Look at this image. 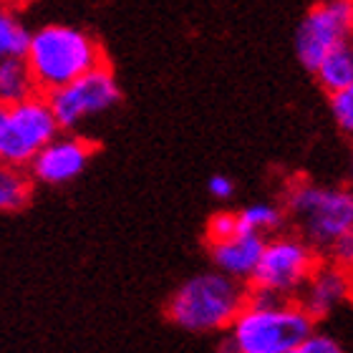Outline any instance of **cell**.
I'll use <instances>...</instances> for the list:
<instances>
[{
	"label": "cell",
	"mask_w": 353,
	"mask_h": 353,
	"mask_svg": "<svg viewBox=\"0 0 353 353\" xmlns=\"http://www.w3.org/2000/svg\"><path fill=\"white\" fill-rule=\"evenodd\" d=\"M26 66L38 94H51L91 68L106 63L103 48L88 30L63 23H51L30 33Z\"/></svg>",
	"instance_id": "6da1fadb"
},
{
	"label": "cell",
	"mask_w": 353,
	"mask_h": 353,
	"mask_svg": "<svg viewBox=\"0 0 353 353\" xmlns=\"http://www.w3.org/2000/svg\"><path fill=\"white\" fill-rule=\"evenodd\" d=\"M245 308V285L225 272H199L176 288L167 303V318L192 333L228 328Z\"/></svg>",
	"instance_id": "7a4b0ae2"
},
{
	"label": "cell",
	"mask_w": 353,
	"mask_h": 353,
	"mask_svg": "<svg viewBox=\"0 0 353 353\" xmlns=\"http://www.w3.org/2000/svg\"><path fill=\"white\" fill-rule=\"evenodd\" d=\"M228 328L240 353H288L316 331V321L301 303L283 301L272 308L245 305Z\"/></svg>",
	"instance_id": "3957f363"
},
{
	"label": "cell",
	"mask_w": 353,
	"mask_h": 353,
	"mask_svg": "<svg viewBox=\"0 0 353 353\" xmlns=\"http://www.w3.org/2000/svg\"><path fill=\"white\" fill-rule=\"evenodd\" d=\"M288 210L303 225L313 250H328L353 230V197L341 187L295 182L288 190Z\"/></svg>",
	"instance_id": "277c9868"
},
{
	"label": "cell",
	"mask_w": 353,
	"mask_h": 353,
	"mask_svg": "<svg viewBox=\"0 0 353 353\" xmlns=\"http://www.w3.org/2000/svg\"><path fill=\"white\" fill-rule=\"evenodd\" d=\"M59 124L43 94H30L23 101L0 109V164L23 170L33 157L59 137Z\"/></svg>",
	"instance_id": "5b68a950"
},
{
	"label": "cell",
	"mask_w": 353,
	"mask_h": 353,
	"mask_svg": "<svg viewBox=\"0 0 353 353\" xmlns=\"http://www.w3.org/2000/svg\"><path fill=\"white\" fill-rule=\"evenodd\" d=\"M43 96L51 106L59 129L74 132L88 119L114 109L121 101V88H119L114 71L106 63H101V66L91 68L88 74L79 76L66 86Z\"/></svg>",
	"instance_id": "8992f818"
},
{
	"label": "cell",
	"mask_w": 353,
	"mask_h": 353,
	"mask_svg": "<svg viewBox=\"0 0 353 353\" xmlns=\"http://www.w3.org/2000/svg\"><path fill=\"white\" fill-rule=\"evenodd\" d=\"M318 268L316 250L301 237H272L265 240L260 260L252 270V285L268 288L278 295L303 290Z\"/></svg>",
	"instance_id": "52a82bcc"
},
{
	"label": "cell",
	"mask_w": 353,
	"mask_h": 353,
	"mask_svg": "<svg viewBox=\"0 0 353 353\" xmlns=\"http://www.w3.org/2000/svg\"><path fill=\"white\" fill-rule=\"evenodd\" d=\"M353 26V0H318L303 15L295 33V53L303 68L316 71L325 53L348 43Z\"/></svg>",
	"instance_id": "ba28073f"
},
{
	"label": "cell",
	"mask_w": 353,
	"mask_h": 353,
	"mask_svg": "<svg viewBox=\"0 0 353 353\" xmlns=\"http://www.w3.org/2000/svg\"><path fill=\"white\" fill-rule=\"evenodd\" d=\"M96 144L81 137H56L46 144L30 167V176L43 184H66L74 182L91 162Z\"/></svg>",
	"instance_id": "9c48e42d"
},
{
	"label": "cell",
	"mask_w": 353,
	"mask_h": 353,
	"mask_svg": "<svg viewBox=\"0 0 353 353\" xmlns=\"http://www.w3.org/2000/svg\"><path fill=\"white\" fill-rule=\"evenodd\" d=\"M351 295V278L348 270L341 265H318L308 283L303 285V303L301 308L308 313L313 321H321L328 313L343 305Z\"/></svg>",
	"instance_id": "30bf717a"
},
{
	"label": "cell",
	"mask_w": 353,
	"mask_h": 353,
	"mask_svg": "<svg viewBox=\"0 0 353 353\" xmlns=\"http://www.w3.org/2000/svg\"><path fill=\"white\" fill-rule=\"evenodd\" d=\"M263 245L265 240L260 232H237L228 240L210 243V258L217 272H225L228 278H235L240 283H250Z\"/></svg>",
	"instance_id": "8fae6325"
},
{
	"label": "cell",
	"mask_w": 353,
	"mask_h": 353,
	"mask_svg": "<svg viewBox=\"0 0 353 353\" xmlns=\"http://www.w3.org/2000/svg\"><path fill=\"white\" fill-rule=\"evenodd\" d=\"M316 79L325 94L353 86V48L351 43H341L331 53H325L323 61L316 66Z\"/></svg>",
	"instance_id": "7c38bea8"
},
{
	"label": "cell",
	"mask_w": 353,
	"mask_h": 353,
	"mask_svg": "<svg viewBox=\"0 0 353 353\" xmlns=\"http://www.w3.org/2000/svg\"><path fill=\"white\" fill-rule=\"evenodd\" d=\"M36 94L33 79L23 59H3L0 61V106L23 101L26 96Z\"/></svg>",
	"instance_id": "4fadbf2b"
},
{
	"label": "cell",
	"mask_w": 353,
	"mask_h": 353,
	"mask_svg": "<svg viewBox=\"0 0 353 353\" xmlns=\"http://www.w3.org/2000/svg\"><path fill=\"white\" fill-rule=\"evenodd\" d=\"M30 30L23 26L15 10L0 6V61L3 59H23L28 48Z\"/></svg>",
	"instance_id": "5bb4252c"
},
{
	"label": "cell",
	"mask_w": 353,
	"mask_h": 353,
	"mask_svg": "<svg viewBox=\"0 0 353 353\" xmlns=\"http://www.w3.org/2000/svg\"><path fill=\"white\" fill-rule=\"evenodd\" d=\"M30 199V179L23 170L0 164V210H21Z\"/></svg>",
	"instance_id": "9a60e30c"
},
{
	"label": "cell",
	"mask_w": 353,
	"mask_h": 353,
	"mask_svg": "<svg viewBox=\"0 0 353 353\" xmlns=\"http://www.w3.org/2000/svg\"><path fill=\"white\" fill-rule=\"evenodd\" d=\"M237 214V228L240 232H263V230H275L283 222V212L275 205H265V202H255V205L245 207Z\"/></svg>",
	"instance_id": "2e32d148"
},
{
	"label": "cell",
	"mask_w": 353,
	"mask_h": 353,
	"mask_svg": "<svg viewBox=\"0 0 353 353\" xmlns=\"http://www.w3.org/2000/svg\"><path fill=\"white\" fill-rule=\"evenodd\" d=\"M331 96V111L336 124L341 126L343 134L353 132V86L351 88H341V91H333Z\"/></svg>",
	"instance_id": "e0dca14e"
},
{
	"label": "cell",
	"mask_w": 353,
	"mask_h": 353,
	"mask_svg": "<svg viewBox=\"0 0 353 353\" xmlns=\"http://www.w3.org/2000/svg\"><path fill=\"white\" fill-rule=\"evenodd\" d=\"M288 353H346L339 341L328 336V333H310L308 339H303L295 348H290Z\"/></svg>",
	"instance_id": "ac0fdd59"
},
{
	"label": "cell",
	"mask_w": 353,
	"mask_h": 353,
	"mask_svg": "<svg viewBox=\"0 0 353 353\" xmlns=\"http://www.w3.org/2000/svg\"><path fill=\"white\" fill-rule=\"evenodd\" d=\"M237 232H240V228H237L235 212H217L212 220L207 222V237H210V243L228 240V237L237 235Z\"/></svg>",
	"instance_id": "d6986e66"
},
{
	"label": "cell",
	"mask_w": 353,
	"mask_h": 353,
	"mask_svg": "<svg viewBox=\"0 0 353 353\" xmlns=\"http://www.w3.org/2000/svg\"><path fill=\"white\" fill-rule=\"evenodd\" d=\"M328 250H331L333 263L341 265V268H348V265H351V260H353V235L348 232V235L339 237V240H336Z\"/></svg>",
	"instance_id": "ffe728a7"
},
{
	"label": "cell",
	"mask_w": 353,
	"mask_h": 353,
	"mask_svg": "<svg viewBox=\"0 0 353 353\" xmlns=\"http://www.w3.org/2000/svg\"><path fill=\"white\" fill-rule=\"evenodd\" d=\"M207 190H210V194H212L214 199H230L232 194H235V184H232V179L225 174H214L210 182H207Z\"/></svg>",
	"instance_id": "44dd1931"
},
{
	"label": "cell",
	"mask_w": 353,
	"mask_h": 353,
	"mask_svg": "<svg viewBox=\"0 0 353 353\" xmlns=\"http://www.w3.org/2000/svg\"><path fill=\"white\" fill-rule=\"evenodd\" d=\"M28 3H33V0H0V6L10 8V10H21V8H26Z\"/></svg>",
	"instance_id": "7402d4cb"
},
{
	"label": "cell",
	"mask_w": 353,
	"mask_h": 353,
	"mask_svg": "<svg viewBox=\"0 0 353 353\" xmlns=\"http://www.w3.org/2000/svg\"><path fill=\"white\" fill-rule=\"evenodd\" d=\"M217 353H240V351H237V346H235V343H232V341H225V343H222V346H220V351H217Z\"/></svg>",
	"instance_id": "603a6c76"
},
{
	"label": "cell",
	"mask_w": 353,
	"mask_h": 353,
	"mask_svg": "<svg viewBox=\"0 0 353 353\" xmlns=\"http://www.w3.org/2000/svg\"><path fill=\"white\" fill-rule=\"evenodd\" d=\"M0 109H3V106H0Z\"/></svg>",
	"instance_id": "cb8c5ba5"
}]
</instances>
